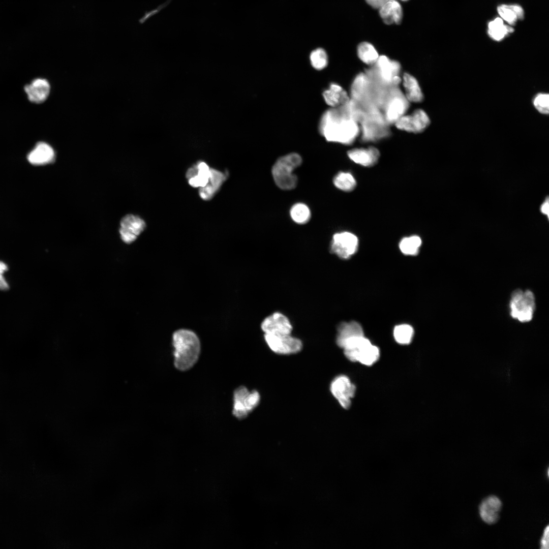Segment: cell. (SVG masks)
<instances>
[{
	"instance_id": "1",
	"label": "cell",
	"mask_w": 549,
	"mask_h": 549,
	"mask_svg": "<svg viewBox=\"0 0 549 549\" xmlns=\"http://www.w3.org/2000/svg\"><path fill=\"white\" fill-rule=\"evenodd\" d=\"M319 129L327 141L346 145L352 144L360 131L358 123L349 115L345 105L326 111L321 116Z\"/></svg>"
},
{
	"instance_id": "2",
	"label": "cell",
	"mask_w": 549,
	"mask_h": 549,
	"mask_svg": "<svg viewBox=\"0 0 549 549\" xmlns=\"http://www.w3.org/2000/svg\"><path fill=\"white\" fill-rule=\"evenodd\" d=\"M172 337L175 367L181 371L190 370L197 362L200 354L198 336L191 329L180 328L176 330Z\"/></svg>"
},
{
	"instance_id": "3",
	"label": "cell",
	"mask_w": 549,
	"mask_h": 549,
	"mask_svg": "<svg viewBox=\"0 0 549 549\" xmlns=\"http://www.w3.org/2000/svg\"><path fill=\"white\" fill-rule=\"evenodd\" d=\"M301 163V157L296 153H291L279 158L272 168V176L277 186L286 190L295 188L297 178L293 171Z\"/></svg>"
},
{
	"instance_id": "4",
	"label": "cell",
	"mask_w": 549,
	"mask_h": 549,
	"mask_svg": "<svg viewBox=\"0 0 549 549\" xmlns=\"http://www.w3.org/2000/svg\"><path fill=\"white\" fill-rule=\"evenodd\" d=\"M359 123L361 125V140L363 142L376 141L390 135L388 124L377 107L367 108Z\"/></svg>"
},
{
	"instance_id": "5",
	"label": "cell",
	"mask_w": 549,
	"mask_h": 549,
	"mask_svg": "<svg viewBox=\"0 0 549 549\" xmlns=\"http://www.w3.org/2000/svg\"><path fill=\"white\" fill-rule=\"evenodd\" d=\"M535 298L529 290H514L511 294L509 308L511 317L521 322L532 320L535 310Z\"/></svg>"
},
{
	"instance_id": "6",
	"label": "cell",
	"mask_w": 549,
	"mask_h": 549,
	"mask_svg": "<svg viewBox=\"0 0 549 549\" xmlns=\"http://www.w3.org/2000/svg\"><path fill=\"white\" fill-rule=\"evenodd\" d=\"M260 394L256 390L250 391L241 386L236 388L233 393V415L238 419L246 418L259 405Z\"/></svg>"
},
{
	"instance_id": "7",
	"label": "cell",
	"mask_w": 549,
	"mask_h": 549,
	"mask_svg": "<svg viewBox=\"0 0 549 549\" xmlns=\"http://www.w3.org/2000/svg\"><path fill=\"white\" fill-rule=\"evenodd\" d=\"M408 100L399 89L393 87L389 91L383 106L384 120L388 124H394L405 114L409 107Z\"/></svg>"
},
{
	"instance_id": "8",
	"label": "cell",
	"mask_w": 549,
	"mask_h": 549,
	"mask_svg": "<svg viewBox=\"0 0 549 549\" xmlns=\"http://www.w3.org/2000/svg\"><path fill=\"white\" fill-rule=\"evenodd\" d=\"M264 340L269 349L280 355H290L299 352L302 348L301 341L291 334H264Z\"/></svg>"
},
{
	"instance_id": "9",
	"label": "cell",
	"mask_w": 549,
	"mask_h": 549,
	"mask_svg": "<svg viewBox=\"0 0 549 549\" xmlns=\"http://www.w3.org/2000/svg\"><path fill=\"white\" fill-rule=\"evenodd\" d=\"M375 65L376 76L381 84L395 87L400 84L401 65L398 62L391 60L385 55H381Z\"/></svg>"
},
{
	"instance_id": "10",
	"label": "cell",
	"mask_w": 549,
	"mask_h": 549,
	"mask_svg": "<svg viewBox=\"0 0 549 549\" xmlns=\"http://www.w3.org/2000/svg\"><path fill=\"white\" fill-rule=\"evenodd\" d=\"M330 391L341 406L348 409L351 406V400L355 395L356 387L347 376L341 375L331 382Z\"/></svg>"
},
{
	"instance_id": "11",
	"label": "cell",
	"mask_w": 549,
	"mask_h": 549,
	"mask_svg": "<svg viewBox=\"0 0 549 549\" xmlns=\"http://www.w3.org/2000/svg\"><path fill=\"white\" fill-rule=\"evenodd\" d=\"M358 240L354 234L343 232L333 235L330 252L343 259H349L357 250Z\"/></svg>"
},
{
	"instance_id": "12",
	"label": "cell",
	"mask_w": 549,
	"mask_h": 549,
	"mask_svg": "<svg viewBox=\"0 0 549 549\" xmlns=\"http://www.w3.org/2000/svg\"><path fill=\"white\" fill-rule=\"evenodd\" d=\"M431 123L427 113L417 109L411 114H404L394 124L397 129L408 132L419 133L424 131Z\"/></svg>"
},
{
	"instance_id": "13",
	"label": "cell",
	"mask_w": 549,
	"mask_h": 549,
	"mask_svg": "<svg viewBox=\"0 0 549 549\" xmlns=\"http://www.w3.org/2000/svg\"><path fill=\"white\" fill-rule=\"evenodd\" d=\"M119 233L122 240L126 243L134 241L146 227L145 221L138 216L128 215L121 220Z\"/></svg>"
},
{
	"instance_id": "14",
	"label": "cell",
	"mask_w": 549,
	"mask_h": 549,
	"mask_svg": "<svg viewBox=\"0 0 549 549\" xmlns=\"http://www.w3.org/2000/svg\"><path fill=\"white\" fill-rule=\"evenodd\" d=\"M264 334H291L292 325L288 318L284 314L275 312L265 318L261 324Z\"/></svg>"
},
{
	"instance_id": "15",
	"label": "cell",
	"mask_w": 549,
	"mask_h": 549,
	"mask_svg": "<svg viewBox=\"0 0 549 549\" xmlns=\"http://www.w3.org/2000/svg\"><path fill=\"white\" fill-rule=\"evenodd\" d=\"M379 356V348L365 337L358 343L353 352L354 362L358 361L366 365H372L378 360Z\"/></svg>"
},
{
	"instance_id": "16",
	"label": "cell",
	"mask_w": 549,
	"mask_h": 549,
	"mask_svg": "<svg viewBox=\"0 0 549 549\" xmlns=\"http://www.w3.org/2000/svg\"><path fill=\"white\" fill-rule=\"evenodd\" d=\"M502 505L501 501L496 496L492 495L486 497L479 506V512L481 520L489 525L495 524L499 520Z\"/></svg>"
},
{
	"instance_id": "17",
	"label": "cell",
	"mask_w": 549,
	"mask_h": 549,
	"mask_svg": "<svg viewBox=\"0 0 549 549\" xmlns=\"http://www.w3.org/2000/svg\"><path fill=\"white\" fill-rule=\"evenodd\" d=\"M372 81L368 74L360 73L354 78L351 86V99L362 104L369 100Z\"/></svg>"
},
{
	"instance_id": "18",
	"label": "cell",
	"mask_w": 549,
	"mask_h": 549,
	"mask_svg": "<svg viewBox=\"0 0 549 549\" xmlns=\"http://www.w3.org/2000/svg\"><path fill=\"white\" fill-rule=\"evenodd\" d=\"M228 174L214 168L210 169V174L206 185L199 189V195L204 200L211 199L219 191L223 183L227 179Z\"/></svg>"
},
{
	"instance_id": "19",
	"label": "cell",
	"mask_w": 549,
	"mask_h": 549,
	"mask_svg": "<svg viewBox=\"0 0 549 549\" xmlns=\"http://www.w3.org/2000/svg\"><path fill=\"white\" fill-rule=\"evenodd\" d=\"M24 91L30 102L40 104L47 99L50 91V85L46 79L37 78L25 85Z\"/></svg>"
},
{
	"instance_id": "20",
	"label": "cell",
	"mask_w": 549,
	"mask_h": 549,
	"mask_svg": "<svg viewBox=\"0 0 549 549\" xmlns=\"http://www.w3.org/2000/svg\"><path fill=\"white\" fill-rule=\"evenodd\" d=\"M210 169L208 165L203 161H199L187 171L186 176L188 184L193 188H201L207 184Z\"/></svg>"
},
{
	"instance_id": "21",
	"label": "cell",
	"mask_w": 549,
	"mask_h": 549,
	"mask_svg": "<svg viewBox=\"0 0 549 549\" xmlns=\"http://www.w3.org/2000/svg\"><path fill=\"white\" fill-rule=\"evenodd\" d=\"M352 161L360 165L369 167L375 165L380 156L378 149L371 146L367 148H353L347 152Z\"/></svg>"
},
{
	"instance_id": "22",
	"label": "cell",
	"mask_w": 549,
	"mask_h": 549,
	"mask_svg": "<svg viewBox=\"0 0 549 549\" xmlns=\"http://www.w3.org/2000/svg\"><path fill=\"white\" fill-rule=\"evenodd\" d=\"M55 158V152L48 144L40 142L28 154L27 159L33 165H40L52 162Z\"/></svg>"
},
{
	"instance_id": "23",
	"label": "cell",
	"mask_w": 549,
	"mask_h": 549,
	"mask_svg": "<svg viewBox=\"0 0 549 549\" xmlns=\"http://www.w3.org/2000/svg\"><path fill=\"white\" fill-rule=\"evenodd\" d=\"M322 95L326 103L332 108L343 106L350 100L346 91L336 83H331Z\"/></svg>"
},
{
	"instance_id": "24",
	"label": "cell",
	"mask_w": 549,
	"mask_h": 549,
	"mask_svg": "<svg viewBox=\"0 0 549 549\" xmlns=\"http://www.w3.org/2000/svg\"><path fill=\"white\" fill-rule=\"evenodd\" d=\"M336 343L341 348L349 340L363 336L361 326L356 321L341 323L338 327Z\"/></svg>"
},
{
	"instance_id": "25",
	"label": "cell",
	"mask_w": 549,
	"mask_h": 549,
	"mask_svg": "<svg viewBox=\"0 0 549 549\" xmlns=\"http://www.w3.org/2000/svg\"><path fill=\"white\" fill-rule=\"evenodd\" d=\"M379 14L386 24H400L402 20L401 6L395 0H388L379 8Z\"/></svg>"
},
{
	"instance_id": "26",
	"label": "cell",
	"mask_w": 549,
	"mask_h": 549,
	"mask_svg": "<svg viewBox=\"0 0 549 549\" xmlns=\"http://www.w3.org/2000/svg\"><path fill=\"white\" fill-rule=\"evenodd\" d=\"M403 81L405 91V96L408 101L414 103L421 102L424 97L416 78L408 73H404Z\"/></svg>"
},
{
	"instance_id": "27",
	"label": "cell",
	"mask_w": 549,
	"mask_h": 549,
	"mask_svg": "<svg viewBox=\"0 0 549 549\" xmlns=\"http://www.w3.org/2000/svg\"><path fill=\"white\" fill-rule=\"evenodd\" d=\"M497 11L502 19L510 25H514L524 17V11L517 5H501L497 7Z\"/></svg>"
},
{
	"instance_id": "28",
	"label": "cell",
	"mask_w": 549,
	"mask_h": 549,
	"mask_svg": "<svg viewBox=\"0 0 549 549\" xmlns=\"http://www.w3.org/2000/svg\"><path fill=\"white\" fill-rule=\"evenodd\" d=\"M514 31L513 28L504 23L503 19L497 17L488 24V34L494 40L501 41L508 34Z\"/></svg>"
},
{
	"instance_id": "29",
	"label": "cell",
	"mask_w": 549,
	"mask_h": 549,
	"mask_svg": "<svg viewBox=\"0 0 549 549\" xmlns=\"http://www.w3.org/2000/svg\"><path fill=\"white\" fill-rule=\"evenodd\" d=\"M357 55L363 63L368 65H375L379 56L374 46L367 42H362L358 45Z\"/></svg>"
},
{
	"instance_id": "30",
	"label": "cell",
	"mask_w": 549,
	"mask_h": 549,
	"mask_svg": "<svg viewBox=\"0 0 549 549\" xmlns=\"http://www.w3.org/2000/svg\"><path fill=\"white\" fill-rule=\"evenodd\" d=\"M333 184L341 190L350 192L355 188L356 182L350 173L341 172L334 176Z\"/></svg>"
},
{
	"instance_id": "31",
	"label": "cell",
	"mask_w": 549,
	"mask_h": 549,
	"mask_svg": "<svg viewBox=\"0 0 549 549\" xmlns=\"http://www.w3.org/2000/svg\"><path fill=\"white\" fill-rule=\"evenodd\" d=\"M421 244V240L418 236H412L403 238L400 242L401 252L407 255H416Z\"/></svg>"
},
{
	"instance_id": "32",
	"label": "cell",
	"mask_w": 549,
	"mask_h": 549,
	"mask_svg": "<svg viewBox=\"0 0 549 549\" xmlns=\"http://www.w3.org/2000/svg\"><path fill=\"white\" fill-rule=\"evenodd\" d=\"M414 335L412 327L408 324H401L396 326L393 330V336L396 342L400 344H409Z\"/></svg>"
},
{
	"instance_id": "33",
	"label": "cell",
	"mask_w": 549,
	"mask_h": 549,
	"mask_svg": "<svg viewBox=\"0 0 549 549\" xmlns=\"http://www.w3.org/2000/svg\"><path fill=\"white\" fill-rule=\"evenodd\" d=\"M290 216L296 223L302 224L307 223L311 217L309 207L303 203H296L290 209Z\"/></svg>"
},
{
	"instance_id": "34",
	"label": "cell",
	"mask_w": 549,
	"mask_h": 549,
	"mask_svg": "<svg viewBox=\"0 0 549 549\" xmlns=\"http://www.w3.org/2000/svg\"><path fill=\"white\" fill-rule=\"evenodd\" d=\"M310 59L312 67L318 70L324 69L328 64V56L324 49L318 48L310 54Z\"/></svg>"
},
{
	"instance_id": "35",
	"label": "cell",
	"mask_w": 549,
	"mask_h": 549,
	"mask_svg": "<svg viewBox=\"0 0 549 549\" xmlns=\"http://www.w3.org/2000/svg\"><path fill=\"white\" fill-rule=\"evenodd\" d=\"M533 104L536 109L540 113L548 114L549 113V95L539 93L534 97Z\"/></svg>"
},
{
	"instance_id": "36",
	"label": "cell",
	"mask_w": 549,
	"mask_h": 549,
	"mask_svg": "<svg viewBox=\"0 0 549 549\" xmlns=\"http://www.w3.org/2000/svg\"><path fill=\"white\" fill-rule=\"evenodd\" d=\"M7 265L0 261V290H6L9 289V285L4 277V273L8 270Z\"/></svg>"
},
{
	"instance_id": "37",
	"label": "cell",
	"mask_w": 549,
	"mask_h": 549,
	"mask_svg": "<svg viewBox=\"0 0 549 549\" xmlns=\"http://www.w3.org/2000/svg\"><path fill=\"white\" fill-rule=\"evenodd\" d=\"M540 212L543 216L546 217L547 220L549 221V197L546 196L542 202L540 204L539 208Z\"/></svg>"
},
{
	"instance_id": "38",
	"label": "cell",
	"mask_w": 549,
	"mask_h": 549,
	"mask_svg": "<svg viewBox=\"0 0 549 549\" xmlns=\"http://www.w3.org/2000/svg\"><path fill=\"white\" fill-rule=\"evenodd\" d=\"M549 527L548 525L544 529L541 538L540 539V548L541 549H548L549 545Z\"/></svg>"
},
{
	"instance_id": "39",
	"label": "cell",
	"mask_w": 549,
	"mask_h": 549,
	"mask_svg": "<svg viewBox=\"0 0 549 549\" xmlns=\"http://www.w3.org/2000/svg\"><path fill=\"white\" fill-rule=\"evenodd\" d=\"M388 0H365L366 2L374 8L379 9Z\"/></svg>"
},
{
	"instance_id": "40",
	"label": "cell",
	"mask_w": 549,
	"mask_h": 549,
	"mask_svg": "<svg viewBox=\"0 0 549 549\" xmlns=\"http://www.w3.org/2000/svg\"><path fill=\"white\" fill-rule=\"evenodd\" d=\"M402 1H407V0H402Z\"/></svg>"
}]
</instances>
